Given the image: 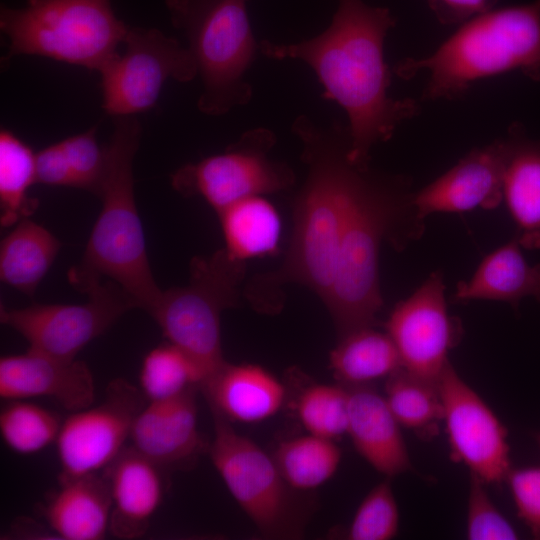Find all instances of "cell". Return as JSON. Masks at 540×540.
Segmentation results:
<instances>
[{"label": "cell", "mask_w": 540, "mask_h": 540, "mask_svg": "<svg viewBox=\"0 0 540 540\" xmlns=\"http://www.w3.org/2000/svg\"><path fill=\"white\" fill-rule=\"evenodd\" d=\"M390 479L373 487L360 503L348 529L351 540H389L399 528V511Z\"/></svg>", "instance_id": "cell-34"}, {"label": "cell", "mask_w": 540, "mask_h": 540, "mask_svg": "<svg viewBox=\"0 0 540 540\" xmlns=\"http://www.w3.org/2000/svg\"><path fill=\"white\" fill-rule=\"evenodd\" d=\"M162 469L127 447L104 469L112 498L109 533L117 539L142 537L161 505Z\"/></svg>", "instance_id": "cell-19"}, {"label": "cell", "mask_w": 540, "mask_h": 540, "mask_svg": "<svg viewBox=\"0 0 540 540\" xmlns=\"http://www.w3.org/2000/svg\"><path fill=\"white\" fill-rule=\"evenodd\" d=\"M503 140V202L516 227L514 237L522 248L540 249V139L513 122Z\"/></svg>", "instance_id": "cell-21"}, {"label": "cell", "mask_w": 540, "mask_h": 540, "mask_svg": "<svg viewBox=\"0 0 540 540\" xmlns=\"http://www.w3.org/2000/svg\"><path fill=\"white\" fill-rule=\"evenodd\" d=\"M225 249L235 259L278 252L281 222L276 208L263 196H252L233 203L218 213Z\"/></svg>", "instance_id": "cell-27"}, {"label": "cell", "mask_w": 540, "mask_h": 540, "mask_svg": "<svg viewBox=\"0 0 540 540\" xmlns=\"http://www.w3.org/2000/svg\"><path fill=\"white\" fill-rule=\"evenodd\" d=\"M384 398L401 427L412 430L422 439L437 435L443 421L438 383L401 368L386 379Z\"/></svg>", "instance_id": "cell-28"}, {"label": "cell", "mask_w": 540, "mask_h": 540, "mask_svg": "<svg viewBox=\"0 0 540 540\" xmlns=\"http://www.w3.org/2000/svg\"><path fill=\"white\" fill-rule=\"evenodd\" d=\"M535 440H536V443L540 449V432L536 433L535 434Z\"/></svg>", "instance_id": "cell-40"}, {"label": "cell", "mask_w": 540, "mask_h": 540, "mask_svg": "<svg viewBox=\"0 0 540 540\" xmlns=\"http://www.w3.org/2000/svg\"><path fill=\"white\" fill-rule=\"evenodd\" d=\"M298 418L309 434L334 440L347 434L348 394L342 384L316 383L297 400Z\"/></svg>", "instance_id": "cell-33"}, {"label": "cell", "mask_w": 540, "mask_h": 540, "mask_svg": "<svg viewBox=\"0 0 540 540\" xmlns=\"http://www.w3.org/2000/svg\"><path fill=\"white\" fill-rule=\"evenodd\" d=\"M306 176L292 203V232L282 264L247 281L243 296L262 314L279 313L282 286H306L324 303L331 290L353 192L365 165L349 156L347 124H318L306 115L292 123ZM367 165V164H366Z\"/></svg>", "instance_id": "cell-2"}, {"label": "cell", "mask_w": 540, "mask_h": 540, "mask_svg": "<svg viewBox=\"0 0 540 540\" xmlns=\"http://www.w3.org/2000/svg\"><path fill=\"white\" fill-rule=\"evenodd\" d=\"M73 174L74 188L98 195L107 166L106 147L96 139V127L60 141Z\"/></svg>", "instance_id": "cell-35"}, {"label": "cell", "mask_w": 540, "mask_h": 540, "mask_svg": "<svg viewBox=\"0 0 540 540\" xmlns=\"http://www.w3.org/2000/svg\"><path fill=\"white\" fill-rule=\"evenodd\" d=\"M212 412L211 462L228 491L259 532L267 538H298L303 513L274 459L230 421Z\"/></svg>", "instance_id": "cell-9"}, {"label": "cell", "mask_w": 540, "mask_h": 540, "mask_svg": "<svg viewBox=\"0 0 540 540\" xmlns=\"http://www.w3.org/2000/svg\"><path fill=\"white\" fill-rule=\"evenodd\" d=\"M0 397L7 401L46 397L76 412L92 406L95 382L84 361L28 348L25 353L1 357Z\"/></svg>", "instance_id": "cell-17"}, {"label": "cell", "mask_w": 540, "mask_h": 540, "mask_svg": "<svg viewBox=\"0 0 540 540\" xmlns=\"http://www.w3.org/2000/svg\"><path fill=\"white\" fill-rule=\"evenodd\" d=\"M60 247L58 238L44 226L28 217L21 219L1 241V281L33 296Z\"/></svg>", "instance_id": "cell-25"}, {"label": "cell", "mask_w": 540, "mask_h": 540, "mask_svg": "<svg viewBox=\"0 0 540 540\" xmlns=\"http://www.w3.org/2000/svg\"><path fill=\"white\" fill-rule=\"evenodd\" d=\"M35 155L29 145L12 131H0V222L4 227L15 225L37 208V201L28 195L37 183Z\"/></svg>", "instance_id": "cell-30"}, {"label": "cell", "mask_w": 540, "mask_h": 540, "mask_svg": "<svg viewBox=\"0 0 540 540\" xmlns=\"http://www.w3.org/2000/svg\"><path fill=\"white\" fill-rule=\"evenodd\" d=\"M272 457L289 487L302 492L331 479L342 453L334 440L308 433L280 442Z\"/></svg>", "instance_id": "cell-29"}, {"label": "cell", "mask_w": 540, "mask_h": 540, "mask_svg": "<svg viewBox=\"0 0 540 540\" xmlns=\"http://www.w3.org/2000/svg\"><path fill=\"white\" fill-rule=\"evenodd\" d=\"M204 374L194 360L176 345L167 342L150 350L139 372V388L147 402L166 401L198 387Z\"/></svg>", "instance_id": "cell-31"}, {"label": "cell", "mask_w": 540, "mask_h": 540, "mask_svg": "<svg viewBox=\"0 0 540 540\" xmlns=\"http://www.w3.org/2000/svg\"><path fill=\"white\" fill-rule=\"evenodd\" d=\"M451 458L487 484H500L510 471L507 429L450 361L438 380Z\"/></svg>", "instance_id": "cell-15"}, {"label": "cell", "mask_w": 540, "mask_h": 540, "mask_svg": "<svg viewBox=\"0 0 540 540\" xmlns=\"http://www.w3.org/2000/svg\"><path fill=\"white\" fill-rule=\"evenodd\" d=\"M112 498L104 474L59 482L43 509L49 528L65 540H101L109 532Z\"/></svg>", "instance_id": "cell-23"}, {"label": "cell", "mask_w": 540, "mask_h": 540, "mask_svg": "<svg viewBox=\"0 0 540 540\" xmlns=\"http://www.w3.org/2000/svg\"><path fill=\"white\" fill-rule=\"evenodd\" d=\"M273 131L258 127L245 131L224 152L180 167L171 176L173 188L186 197H202L217 213L233 203L291 189L293 169L273 160Z\"/></svg>", "instance_id": "cell-10"}, {"label": "cell", "mask_w": 540, "mask_h": 540, "mask_svg": "<svg viewBox=\"0 0 540 540\" xmlns=\"http://www.w3.org/2000/svg\"><path fill=\"white\" fill-rule=\"evenodd\" d=\"M193 387L166 401L147 402L136 416L132 448L162 470L193 462L206 448L198 430V407Z\"/></svg>", "instance_id": "cell-18"}, {"label": "cell", "mask_w": 540, "mask_h": 540, "mask_svg": "<svg viewBox=\"0 0 540 540\" xmlns=\"http://www.w3.org/2000/svg\"><path fill=\"white\" fill-rule=\"evenodd\" d=\"M513 239L486 255L468 281L457 283L453 302L490 300L506 302L518 310L521 300L540 302V263L531 265Z\"/></svg>", "instance_id": "cell-24"}, {"label": "cell", "mask_w": 540, "mask_h": 540, "mask_svg": "<svg viewBox=\"0 0 540 540\" xmlns=\"http://www.w3.org/2000/svg\"><path fill=\"white\" fill-rule=\"evenodd\" d=\"M392 71L406 81L427 74L421 102L458 100L478 81L514 71L540 82V0L473 17L432 54L407 57Z\"/></svg>", "instance_id": "cell-5"}, {"label": "cell", "mask_w": 540, "mask_h": 540, "mask_svg": "<svg viewBox=\"0 0 540 540\" xmlns=\"http://www.w3.org/2000/svg\"><path fill=\"white\" fill-rule=\"evenodd\" d=\"M211 411L230 422L258 423L282 407L286 389L268 370L255 364L226 362L200 386Z\"/></svg>", "instance_id": "cell-22"}, {"label": "cell", "mask_w": 540, "mask_h": 540, "mask_svg": "<svg viewBox=\"0 0 540 540\" xmlns=\"http://www.w3.org/2000/svg\"><path fill=\"white\" fill-rule=\"evenodd\" d=\"M35 162L37 183L74 188L73 174L60 141L37 152Z\"/></svg>", "instance_id": "cell-38"}, {"label": "cell", "mask_w": 540, "mask_h": 540, "mask_svg": "<svg viewBox=\"0 0 540 540\" xmlns=\"http://www.w3.org/2000/svg\"><path fill=\"white\" fill-rule=\"evenodd\" d=\"M344 386L348 394L347 434L359 455L389 479L411 470L401 426L384 395L370 384Z\"/></svg>", "instance_id": "cell-20"}, {"label": "cell", "mask_w": 540, "mask_h": 540, "mask_svg": "<svg viewBox=\"0 0 540 540\" xmlns=\"http://www.w3.org/2000/svg\"><path fill=\"white\" fill-rule=\"evenodd\" d=\"M413 182L406 174L361 168L338 255L335 278L323 303L337 338L374 327L384 300L379 281L383 243L403 251L425 231L414 203Z\"/></svg>", "instance_id": "cell-3"}, {"label": "cell", "mask_w": 540, "mask_h": 540, "mask_svg": "<svg viewBox=\"0 0 540 540\" xmlns=\"http://www.w3.org/2000/svg\"><path fill=\"white\" fill-rule=\"evenodd\" d=\"M123 43L124 53L99 72L103 109L112 117L151 109L169 79L187 83L198 76L189 49L159 29L128 26Z\"/></svg>", "instance_id": "cell-11"}, {"label": "cell", "mask_w": 540, "mask_h": 540, "mask_svg": "<svg viewBox=\"0 0 540 540\" xmlns=\"http://www.w3.org/2000/svg\"><path fill=\"white\" fill-rule=\"evenodd\" d=\"M499 0H427L428 7L442 25H461L495 8Z\"/></svg>", "instance_id": "cell-39"}, {"label": "cell", "mask_w": 540, "mask_h": 540, "mask_svg": "<svg viewBox=\"0 0 540 540\" xmlns=\"http://www.w3.org/2000/svg\"><path fill=\"white\" fill-rule=\"evenodd\" d=\"M245 262L230 256L225 248L209 256H195L189 264L188 283L164 290L150 313L168 342L199 366L204 381L227 362L221 315L240 302Z\"/></svg>", "instance_id": "cell-8"}, {"label": "cell", "mask_w": 540, "mask_h": 540, "mask_svg": "<svg viewBox=\"0 0 540 540\" xmlns=\"http://www.w3.org/2000/svg\"><path fill=\"white\" fill-rule=\"evenodd\" d=\"M384 325L402 368L434 383H438L449 362V351L463 334L461 321L448 313L440 270L432 272L409 297L399 301Z\"/></svg>", "instance_id": "cell-14"}, {"label": "cell", "mask_w": 540, "mask_h": 540, "mask_svg": "<svg viewBox=\"0 0 540 540\" xmlns=\"http://www.w3.org/2000/svg\"><path fill=\"white\" fill-rule=\"evenodd\" d=\"M62 422L45 407L26 400H11L0 412V434L12 451L38 453L57 440Z\"/></svg>", "instance_id": "cell-32"}, {"label": "cell", "mask_w": 540, "mask_h": 540, "mask_svg": "<svg viewBox=\"0 0 540 540\" xmlns=\"http://www.w3.org/2000/svg\"><path fill=\"white\" fill-rule=\"evenodd\" d=\"M485 483L470 473L466 538L469 540H514L518 534L513 525L492 502Z\"/></svg>", "instance_id": "cell-36"}, {"label": "cell", "mask_w": 540, "mask_h": 540, "mask_svg": "<svg viewBox=\"0 0 540 540\" xmlns=\"http://www.w3.org/2000/svg\"><path fill=\"white\" fill-rule=\"evenodd\" d=\"M165 6L197 65L202 83L198 109L208 116H222L250 102L253 89L245 74L259 42L247 0H165Z\"/></svg>", "instance_id": "cell-6"}, {"label": "cell", "mask_w": 540, "mask_h": 540, "mask_svg": "<svg viewBox=\"0 0 540 540\" xmlns=\"http://www.w3.org/2000/svg\"><path fill=\"white\" fill-rule=\"evenodd\" d=\"M505 146L503 136L470 150L454 166L423 188L414 203L425 219L433 213L495 209L503 202Z\"/></svg>", "instance_id": "cell-16"}, {"label": "cell", "mask_w": 540, "mask_h": 540, "mask_svg": "<svg viewBox=\"0 0 540 540\" xmlns=\"http://www.w3.org/2000/svg\"><path fill=\"white\" fill-rule=\"evenodd\" d=\"M113 118L105 176L97 195L102 208L83 257L69 270L68 280L86 293L107 277L126 292L135 308L150 314L163 290L152 274L134 195L133 160L142 129L136 116Z\"/></svg>", "instance_id": "cell-4"}, {"label": "cell", "mask_w": 540, "mask_h": 540, "mask_svg": "<svg viewBox=\"0 0 540 540\" xmlns=\"http://www.w3.org/2000/svg\"><path fill=\"white\" fill-rule=\"evenodd\" d=\"M85 294L88 300L81 304L1 305L0 320L25 338L29 349L75 359L88 343L135 308L126 292L111 280L91 287Z\"/></svg>", "instance_id": "cell-12"}, {"label": "cell", "mask_w": 540, "mask_h": 540, "mask_svg": "<svg viewBox=\"0 0 540 540\" xmlns=\"http://www.w3.org/2000/svg\"><path fill=\"white\" fill-rule=\"evenodd\" d=\"M396 18L386 7L364 0H337L329 26L297 43L259 42V51L274 60H299L308 65L323 87V98L346 113L350 159L370 163L371 149L392 138L397 128L421 112V101L393 98L392 73L384 45Z\"/></svg>", "instance_id": "cell-1"}, {"label": "cell", "mask_w": 540, "mask_h": 540, "mask_svg": "<svg viewBox=\"0 0 540 540\" xmlns=\"http://www.w3.org/2000/svg\"><path fill=\"white\" fill-rule=\"evenodd\" d=\"M505 481L518 517L540 539V465L511 468Z\"/></svg>", "instance_id": "cell-37"}, {"label": "cell", "mask_w": 540, "mask_h": 540, "mask_svg": "<svg viewBox=\"0 0 540 540\" xmlns=\"http://www.w3.org/2000/svg\"><path fill=\"white\" fill-rule=\"evenodd\" d=\"M402 368L389 335L374 327L352 331L338 339L329 355V369L339 384L367 385L387 379Z\"/></svg>", "instance_id": "cell-26"}, {"label": "cell", "mask_w": 540, "mask_h": 540, "mask_svg": "<svg viewBox=\"0 0 540 540\" xmlns=\"http://www.w3.org/2000/svg\"><path fill=\"white\" fill-rule=\"evenodd\" d=\"M0 29L6 59L37 55L100 72L119 54L128 25L111 0H26L20 8L1 5Z\"/></svg>", "instance_id": "cell-7"}, {"label": "cell", "mask_w": 540, "mask_h": 540, "mask_svg": "<svg viewBox=\"0 0 540 540\" xmlns=\"http://www.w3.org/2000/svg\"><path fill=\"white\" fill-rule=\"evenodd\" d=\"M146 404L140 388L116 378L107 385L99 405L72 412L56 440L59 482L107 468L124 450L134 420Z\"/></svg>", "instance_id": "cell-13"}]
</instances>
